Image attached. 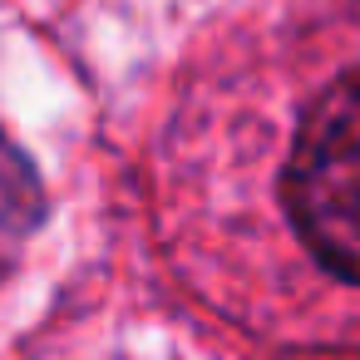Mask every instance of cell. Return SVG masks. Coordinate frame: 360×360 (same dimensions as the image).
<instances>
[{
  "label": "cell",
  "instance_id": "cell-1",
  "mask_svg": "<svg viewBox=\"0 0 360 360\" xmlns=\"http://www.w3.org/2000/svg\"><path fill=\"white\" fill-rule=\"evenodd\" d=\"M281 198L316 262L360 286V70L306 109Z\"/></svg>",
  "mask_w": 360,
  "mask_h": 360
},
{
  "label": "cell",
  "instance_id": "cell-2",
  "mask_svg": "<svg viewBox=\"0 0 360 360\" xmlns=\"http://www.w3.org/2000/svg\"><path fill=\"white\" fill-rule=\"evenodd\" d=\"M40 222V183L15 143L0 139V276L15 266Z\"/></svg>",
  "mask_w": 360,
  "mask_h": 360
}]
</instances>
